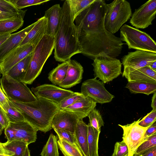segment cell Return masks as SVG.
Segmentation results:
<instances>
[{"label": "cell", "mask_w": 156, "mask_h": 156, "mask_svg": "<svg viewBox=\"0 0 156 156\" xmlns=\"http://www.w3.org/2000/svg\"><path fill=\"white\" fill-rule=\"evenodd\" d=\"M107 11L105 0H95L74 20L81 54L93 60L99 57L116 58L121 54L124 44L120 37L106 29Z\"/></svg>", "instance_id": "1"}, {"label": "cell", "mask_w": 156, "mask_h": 156, "mask_svg": "<svg viewBox=\"0 0 156 156\" xmlns=\"http://www.w3.org/2000/svg\"><path fill=\"white\" fill-rule=\"evenodd\" d=\"M62 8L60 25L55 36L54 57L55 60L64 62L74 55L81 53L76 26L69 5L66 0Z\"/></svg>", "instance_id": "2"}, {"label": "cell", "mask_w": 156, "mask_h": 156, "mask_svg": "<svg viewBox=\"0 0 156 156\" xmlns=\"http://www.w3.org/2000/svg\"><path fill=\"white\" fill-rule=\"evenodd\" d=\"M9 100L21 113L25 120L37 131L45 133L52 129V119L59 110L57 105L46 99L37 97L36 101L27 103Z\"/></svg>", "instance_id": "3"}, {"label": "cell", "mask_w": 156, "mask_h": 156, "mask_svg": "<svg viewBox=\"0 0 156 156\" xmlns=\"http://www.w3.org/2000/svg\"><path fill=\"white\" fill-rule=\"evenodd\" d=\"M55 37L44 34L33 52L28 67L23 81L31 84L41 73L44 65L54 49Z\"/></svg>", "instance_id": "4"}, {"label": "cell", "mask_w": 156, "mask_h": 156, "mask_svg": "<svg viewBox=\"0 0 156 156\" xmlns=\"http://www.w3.org/2000/svg\"><path fill=\"white\" fill-rule=\"evenodd\" d=\"M107 11L105 19L106 30L114 34L128 21L132 14L130 5L126 0H115L107 4Z\"/></svg>", "instance_id": "5"}, {"label": "cell", "mask_w": 156, "mask_h": 156, "mask_svg": "<svg viewBox=\"0 0 156 156\" xmlns=\"http://www.w3.org/2000/svg\"><path fill=\"white\" fill-rule=\"evenodd\" d=\"M129 49L156 53V43L146 32L125 24L120 29V37Z\"/></svg>", "instance_id": "6"}, {"label": "cell", "mask_w": 156, "mask_h": 156, "mask_svg": "<svg viewBox=\"0 0 156 156\" xmlns=\"http://www.w3.org/2000/svg\"><path fill=\"white\" fill-rule=\"evenodd\" d=\"M1 88L9 100L27 103L34 101L37 97L25 83L6 74L0 80Z\"/></svg>", "instance_id": "7"}, {"label": "cell", "mask_w": 156, "mask_h": 156, "mask_svg": "<svg viewBox=\"0 0 156 156\" xmlns=\"http://www.w3.org/2000/svg\"><path fill=\"white\" fill-rule=\"evenodd\" d=\"M94 75L104 84L112 81L122 73V63L115 58L99 57L93 59Z\"/></svg>", "instance_id": "8"}, {"label": "cell", "mask_w": 156, "mask_h": 156, "mask_svg": "<svg viewBox=\"0 0 156 156\" xmlns=\"http://www.w3.org/2000/svg\"><path fill=\"white\" fill-rule=\"evenodd\" d=\"M123 66L122 77H125L130 73L141 68L149 66L156 60V53L136 50L129 52L122 58Z\"/></svg>", "instance_id": "9"}, {"label": "cell", "mask_w": 156, "mask_h": 156, "mask_svg": "<svg viewBox=\"0 0 156 156\" xmlns=\"http://www.w3.org/2000/svg\"><path fill=\"white\" fill-rule=\"evenodd\" d=\"M4 133L7 141L20 140L28 145L36 141L37 130L26 121L10 122L5 129Z\"/></svg>", "instance_id": "10"}, {"label": "cell", "mask_w": 156, "mask_h": 156, "mask_svg": "<svg viewBox=\"0 0 156 156\" xmlns=\"http://www.w3.org/2000/svg\"><path fill=\"white\" fill-rule=\"evenodd\" d=\"M44 34V31H42L31 42L19 46L9 53L0 62L2 74H5L15 65L32 53Z\"/></svg>", "instance_id": "11"}, {"label": "cell", "mask_w": 156, "mask_h": 156, "mask_svg": "<svg viewBox=\"0 0 156 156\" xmlns=\"http://www.w3.org/2000/svg\"><path fill=\"white\" fill-rule=\"evenodd\" d=\"M81 93L96 103L101 104L110 102L115 97L106 89L104 83L95 78L87 80L82 83Z\"/></svg>", "instance_id": "12"}, {"label": "cell", "mask_w": 156, "mask_h": 156, "mask_svg": "<svg viewBox=\"0 0 156 156\" xmlns=\"http://www.w3.org/2000/svg\"><path fill=\"white\" fill-rule=\"evenodd\" d=\"M140 119L126 125H118L123 130L122 138L128 148V156H133L137 148L144 142V134L148 127L139 125Z\"/></svg>", "instance_id": "13"}, {"label": "cell", "mask_w": 156, "mask_h": 156, "mask_svg": "<svg viewBox=\"0 0 156 156\" xmlns=\"http://www.w3.org/2000/svg\"><path fill=\"white\" fill-rule=\"evenodd\" d=\"M156 14V0H149L135 9L129 22L136 29H145L152 24Z\"/></svg>", "instance_id": "14"}, {"label": "cell", "mask_w": 156, "mask_h": 156, "mask_svg": "<svg viewBox=\"0 0 156 156\" xmlns=\"http://www.w3.org/2000/svg\"><path fill=\"white\" fill-rule=\"evenodd\" d=\"M31 91L36 97L46 99L57 105L74 92L70 90L48 84L32 87Z\"/></svg>", "instance_id": "15"}, {"label": "cell", "mask_w": 156, "mask_h": 156, "mask_svg": "<svg viewBox=\"0 0 156 156\" xmlns=\"http://www.w3.org/2000/svg\"><path fill=\"white\" fill-rule=\"evenodd\" d=\"M79 119L75 114L64 110L59 109L52 119L51 128L74 133Z\"/></svg>", "instance_id": "16"}, {"label": "cell", "mask_w": 156, "mask_h": 156, "mask_svg": "<svg viewBox=\"0 0 156 156\" xmlns=\"http://www.w3.org/2000/svg\"><path fill=\"white\" fill-rule=\"evenodd\" d=\"M35 23L36 22L19 31L11 34L0 46V62L9 53L19 46L22 40Z\"/></svg>", "instance_id": "17"}, {"label": "cell", "mask_w": 156, "mask_h": 156, "mask_svg": "<svg viewBox=\"0 0 156 156\" xmlns=\"http://www.w3.org/2000/svg\"><path fill=\"white\" fill-rule=\"evenodd\" d=\"M69 61V65L66 76L58 85L64 89L70 88L80 83L83 72V68L80 63L71 59Z\"/></svg>", "instance_id": "18"}, {"label": "cell", "mask_w": 156, "mask_h": 156, "mask_svg": "<svg viewBox=\"0 0 156 156\" xmlns=\"http://www.w3.org/2000/svg\"><path fill=\"white\" fill-rule=\"evenodd\" d=\"M62 8L59 4L54 5L45 11L44 16L46 20L45 34L55 37L60 23Z\"/></svg>", "instance_id": "19"}, {"label": "cell", "mask_w": 156, "mask_h": 156, "mask_svg": "<svg viewBox=\"0 0 156 156\" xmlns=\"http://www.w3.org/2000/svg\"><path fill=\"white\" fill-rule=\"evenodd\" d=\"M96 106V103L90 98L85 97L63 110L76 115L79 119L88 116Z\"/></svg>", "instance_id": "20"}, {"label": "cell", "mask_w": 156, "mask_h": 156, "mask_svg": "<svg viewBox=\"0 0 156 156\" xmlns=\"http://www.w3.org/2000/svg\"><path fill=\"white\" fill-rule=\"evenodd\" d=\"M128 82L151 83L156 84V72L148 66L137 69L125 77Z\"/></svg>", "instance_id": "21"}, {"label": "cell", "mask_w": 156, "mask_h": 156, "mask_svg": "<svg viewBox=\"0 0 156 156\" xmlns=\"http://www.w3.org/2000/svg\"><path fill=\"white\" fill-rule=\"evenodd\" d=\"M79 148L83 156H89L88 144V125L79 119L74 133Z\"/></svg>", "instance_id": "22"}, {"label": "cell", "mask_w": 156, "mask_h": 156, "mask_svg": "<svg viewBox=\"0 0 156 156\" xmlns=\"http://www.w3.org/2000/svg\"><path fill=\"white\" fill-rule=\"evenodd\" d=\"M27 11L17 8L10 0H0V20L16 17L23 19Z\"/></svg>", "instance_id": "23"}, {"label": "cell", "mask_w": 156, "mask_h": 156, "mask_svg": "<svg viewBox=\"0 0 156 156\" xmlns=\"http://www.w3.org/2000/svg\"><path fill=\"white\" fill-rule=\"evenodd\" d=\"M32 54V52L15 65L6 74L17 80L23 81L27 71Z\"/></svg>", "instance_id": "24"}, {"label": "cell", "mask_w": 156, "mask_h": 156, "mask_svg": "<svg viewBox=\"0 0 156 156\" xmlns=\"http://www.w3.org/2000/svg\"><path fill=\"white\" fill-rule=\"evenodd\" d=\"M125 87L131 94L141 93L149 95L156 92V83L129 82Z\"/></svg>", "instance_id": "25"}, {"label": "cell", "mask_w": 156, "mask_h": 156, "mask_svg": "<svg viewBox=\"0 0 156 156\" xmlns=\"http://www.w3.org/2000/svg\"><path fill=\"white\" fill-rule=\"evenodd\" d=\"M2 144L9 156H23L28 145L20 140L7 141Z\"/></svg>", "instance_id": "26"}, {"label": "cell", "mask_w": 156, "mask_h": 156, "mask_svg": "<svg viewBox=\"0 0 156 156\" xmlns=\"http://www.w3.org/2000/svg\"><path fill=\"white\" fill-rule=\"evenodd\" d=\"M24 21L23 19L19 17L0 20V35L17 31L23 26Z\"/></svg>", "instance_id": "27"}, {"label": "cell", "mask_w": 156, "mask_h": 156, "mask_svg": "<svg viewBox=\"0 0 156 156\" xmlns=\"http://www.w3.org/2000/svg\"><path fill=\"white\" fill-rule=\"evenodd\" d=\"M69 65V60L58 64L49 73V80L55 85H58L65 78Z\"/></svg>", "instance_id": "28"}, {"label": "cell", "mask_w": 156, "mask_h": 156, "mask_svg": "<svg viewBox=\"0 0 156 156\" xmlns=\"http://www.w3.org/2000/svg\"><path fill=\"white\" fill-rule=\"evenodd\" d=\"M87 125V144L89 156H99L98 141L100 132L92 127L89 123Z\"/></svg>", "instance_id": "29"}, {"label": "cell", "mask_w": 156, "mask_h": 156, "mask_svg": "<svg viewBox=\"0 0 156 156\" xmlns=\"http://www.w3.org/2000/svg\"><path fill=\"white\" fill-rule=\"evenodd\" d=\"M46 20L44 16L39 19L22 40L19 46H22L31 42L40 33L43 29L46 27Z\"/></svg>", "instance_id": "30"}, {"label": "cell", "mask_w": 156, "mask_h": 156, "mask_svg": "<svg viewBox=\"0 0 156 156\" xmlns=\"http://www.w3.org/2000/svg\"><path fill=\"white\" fill-rule=\"evenodd\" d=\"M41 156H59L57 138L51 133L41 153Z\"/></svg>", "instance_id": "31"}, {"label": "cell", "mask_w": 156, "mask_h": 156, "mask_svg": "<svg viewBox=\"0 0 156 156\" xmlns=\"http://www.w3.org/2000/svg\"><path fill=\"white\" fill-rule=\"evenodd\" d=\"M57 143L64 156H83L78 147L64 140L59 139Z\"/></svg>", "instance_id": "32"}, {"label": "cell", "mask_w": 156, "mask_h": 156, "mask_svg": "<svg viewBox=\"0 0 156 156\" xmlns=\"http://www.w3.org/2000/svg\"><path fill=\"white\" fill-rule=\"evenodd\" d=\"M95 0H66L69 4L73 20L84 9Z\"/></svg>", "instance_id": "33"}, {"label": "cell", "mask_w": 156, "mask_h": 156, "mask_svg": "<svg viewBox=\"0 0 156 156\" xmlns=\"http://www.w3.org/2000/svg\"><path fill=\"white\" fill-rule=\"evenodd\" d=\"M156 146V133L149 136L137 148L134 156H140L151 148Z\"/></svg>", "instance_id": "34"}, {"label": "cell", "mask_w": 156, "mask_h": 156, "mask_svg": "<svg viewBox=\"0 0 156 156\" xmlns=\"http://www.w3.org/2000/svg\"><path fill=\"white\" fill-rule=\"evenodd\" d=\"M89 124L98 131L101 132V128L104 125V122L99 111L95 108L93 109L88 115Z\"/></svg>", "instance_id": "35"}, {"label": "cell", "mask_w": 156, "mask_h": 156, "mask_svg": "<svg viewBox=\"0 0 156 156\" xmlns=\"http://www.w3.org/2000/svg\"><path fill=\"white\" fill-rule=\"evenodd\" d=\"M9 106L5 110V112L10 122H15L25 121L21 113L12 105L9 100Z\"/></svg>", "instance_id": "36"}, {"label": "cell", "mask_w": 156, "mask_h": 156, "mask_svg": "<svg viewBox=\"0 0 156 156\" xmlns=\"http://www.w3.org/2000/svg\"><path fill=\"white\" fill-rule=\"evenodd\" d=\"M85 97L81 92H74L63 99L57 105L59 109L63 110Z\"/></svg>", "instance_id": "37"}, {"label": "cell", "mask_w": 156, "mask_h": 156, "mask_svg": "<svg viewBox=\"0 0 156 156\" xmlns=\"http://www.w3.org/2000/svg\"><path fill=\"white\" fill-rule=\"evenodd\" d=\"M54 130L59 139L64 140L79 148L74 133L59 129H54Z\"/></svg>", "instance_id": "38"}, {"label": "cell", "mask_w": 156, "mask_h": 156, "mask_svg": "<svg viewBox=\"0 0 156 156\" xmlns=\"http://www.w3.org/2000/svg\"><path fill=\"white\" fill-rule=\"evenodd\" d=\"M19 9L34 5H39L49 0H10Z\"/></svg>", "instance_id": "39"}, {"label": "cell", "mask_w": 156, "mask_h": 156, "mask_svg": "<svg viewBox=\"0 0 156 156\" xmlns=\"http://www.w3.org/2000/svg\"><path fill=\"white\" fill-rule=\"evenodd\" d=\"M128 147L123 140L115 143L112 156H128Z\"/></svg>", "instance_id": "40"}, {"label": "cell", "mask_w": 156, "mask_h": 156, "mask_svg": "<svg viewBox=\"0 0 156 156\" xmlns=\"http://www.w3.org/2000/svg\"><path fill=\"white\" fill-rule=\"evenodd\" d=\"M156 121V110H152L142 119L140 120L138 124L140 126L146 127L149 126Z\"/></svg>", "instance_id": "41"}, {"label": "cell", "mask_w": 156, "mask_h": 156, "mask_svg": "<svg viewBox=\"0 0 156 156\" xmlns=\"http://www.w3.org/2000/svg\"><path fill=\"white\" fill-rule=\"evenodd\" d=\"M9 99L5 95L0 86V107L5 112V108L8 107Z\"/></svg>", "instance_id": "42"}, {"label": "cell", "mask_w": 156, "mask_h": 156, "mask_svg": "<svg viewBox=\"0 0 156 156\" xmlns=\"http://www.w3.org/2000/svg\"><path fill=\"white\" fill-rule=\"evenodd\" d=\"M10 122L4 110L0 107V123L4 129L9 125Z\"/></svg>", "instance_id": "43"}, {"label": "cell", "mask_w": 156, "mask_h": 156, "mask_svg": "<svg viewBox=\"0 0 156 156\" xmlns=\"http://www.w3.org/2000/svg\"><path fill=\"white\" fill-rule=\"evenodd\" d=\"M156 133V123H153L148 127L144 134V141L146 140L150 136Z\"/></svg>", "instance_id": "44"}, {"label": "cell", "mask_w": 156, "mask_h": 156, "mask_svg": "<svg viewBox=\"0 0 156 156\" xmlns=\"http://www.w3.org/2000/svg\"><path fill=\"white\" fill-rule=\"evenodd\" d=\"M141 156H156V146L151 148Z\"/></svg>", "instance_id": "45"}, {"label": "cell", "mask_w": 156, "mask_h": 156, "mask_svg": "<svg viewBox=\"0 0 156 156\" xmlns=\"http://www.w3.org/2000/svg\"><path fill=\"white\" fill-rule=\"evenodd\" d=\"M153 94L151 106L153 110H156V92Z\"/></svg>", "instance_id": "46"}, {"label": "cell", "mask_w": 156, "mask_h": 156, "mask_svg": "<svg viewBox=\"0 0 156 156\" xmlns=\"http://www.w3.org/2000/svg\"><path fill=\"white\" fill-rule=\"evenodd\" d=\"M11 34H7L0 35V46L7 40Z\"/></svg>", "instance_id": "47"}, {"label": "cell", "mask_w": 156, "mask_h": 156, "mask_svg": "<svg viewBox=\"0 0 156 156\" xmlns=\"http://www.w3.org/2000/svg\"><path fill=\"white\" fill-rule=\"evenodd\" d=\"M0 156H9L3 147L2 143L0 142Z\"/></svg>", "instance_id": "48"}, {"label": "cell", "mask_w": 156, "mask_h": 156, "mask_svg": "<svg viewBox=\"0 0 156 156\" xmlns=\"http://www.w3.org/2000/svg\"><path fill=\"white\" fill-rule=\"evenodd\" d=\"M153 71L156 72V60L153 61L148 66Z\"/></svg>", "instance_id": "49"}, {"label": "cell", "mask_w": 156, "mask_h": 156, "mask_svg": "<svg viewBox=\"0 0 156 156\" xmlns=\"http://www.w3.org/2000/svg\"><path fill=\"white\" fill-rule=\"evenodd\" d=\"M23 156H31L30 155V151L28 149V147H27L26 149L25 153Z\"/></svg>", "instance_id": "50"}, {"label": "cell", "mask_w": 156, "mask_h": 156, "mask_svg": "<svg viewBox=\"0 0 156 156\" xmlns=\"http://www.w3.org/2000/svg\"><path fill=\"white\" fill-rule=\"evenodd\" d=\"M4 129V128L0 123V136L2 134V132Z\"/></svg>", "instance_id": "51"}, {"label": "cell", "mask_w": 156, "mask_h": 156, "mask_svg": "<svg viewBox=\"0 0 156 156\" xmlns=\"http://www.w3.org/2000/svg\"><path fill=\"white\" fill-rule=\"evenodd\" d=\"M2 74V72H1V69H0V77L1 76V75Z\"/></svg>", "instance_id": "52"}, {"label": "cell", "mask_w": 156, "mask_h": 156, "mask_svg": "<svg viewBox=\"0 0 156 156\" xmlns=\"http://www.w3.org/2000/svg\"></svg>", "instance_id": "53"}]
</instances>
